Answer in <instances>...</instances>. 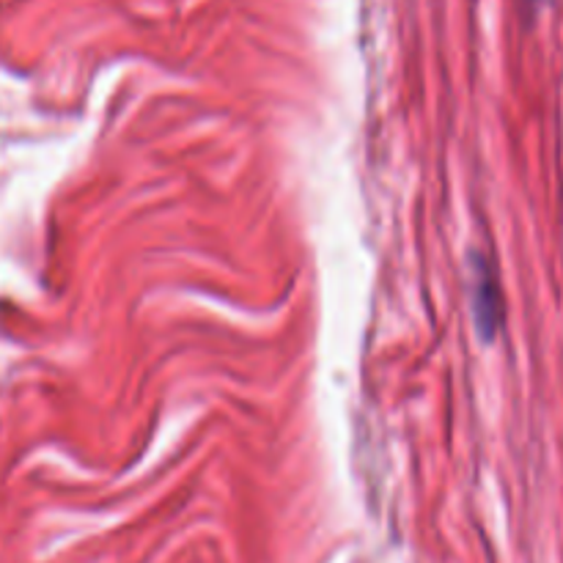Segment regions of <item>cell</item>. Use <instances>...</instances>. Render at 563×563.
<instances>
[{"label": "cell", "instance_id": "1", "mask_svg": "<svg viewBox=\"0 0 563 563\" xmlns=\"http://www.w3.org/2000/svg\"><path fill=\"white\" fill-rule=\"evenodd\" d=\"M473 306L478 311V328L493 330L500 322V289L495 284V275L489 273L487 264L476 262V278H473Z\"/></svg>", "mask_w": 563, "mask_h": 563}]
</instances>
